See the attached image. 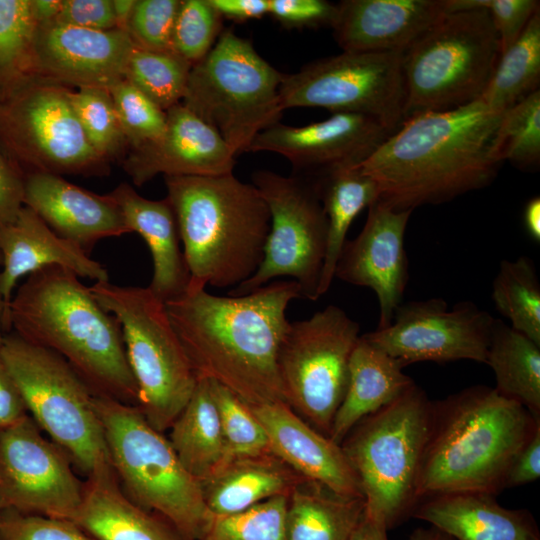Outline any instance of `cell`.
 Segmentation results:
<instances>
[{"label": "cell", "instance_id": "5", "mask_svg": "<svg viewBox=\"0 0 540 540\" xmlns=\"http://www.w3.org/2000/svg\"><path fill=\"white\" fill-rule=\"evenodd\" d=\"M189 273L187 289L237 287L260 266L270 230L268 206L233 173L164 176Z\"/></svg>", "mask_w": 540, "mask_h": 540}, {"label": "cell", "instance_id": "46", "mask_svg": "<svg viewBox=\"0 0 540 540\" xmlns=\"http://www.w3.org/2000/svg\"><path fill=\"white\" fill-rule=\"evenodd\" d=\"M0 540H95L73 521L0 510Z\"/></svg>", "mask_w": 540, "mask_h": 540}, {"label": "cell", "instance_id": "17", "mask_svg": "<svg viewBox=\"0 0 540 540\" xmlns=\"http://www.w3.org/2000/svg\"><path fill=\"white\" fill-rule=\"evenodd\" d=\"M495 319L471 301L452 308L442 298L400 304L391 323L363 336L403 368L415 362L486 364Z\"/></svg>", "mask_w": 540, "mask_h": 540}, {"label": "cell", "instance_id": "1", "mask_svg": "<svg viewBox=\"0 0 540 540\" xmlns=\"http://www.w3.org/2000/svg\"><path fill=\"white\" fill-rule=\"evenodd\" d=\"M300 297L296 281L280 280L240 296L187 289L165 305L197 378L256 406L286 403L277 359L290 324L287 307Z\"/></svg>", "mask_w": 540, "mask_h": 540}, {"label": "cell", "instance_id": "31", "mask_svg": "<svg viewBox=\"0 0 540 540\" xmlns=\"http://www.w3.org/2000/svg\"><path fill=\"white\" fill-rule=\"evenodd\" d=\"M364 509L363 498L340 495L304 478L287 498L285 540H350Z\"/></svg>", "mask_w": 540, "mask_h": 540}, {"label": "cell", "instance_id": "37", "mask_svg": "<svg viewBox=\"0 0 540 540\" xmlns=\"http://www.w3.org/2000/svg\"><path fill=\"white\" fill-rule=\"evenodd\" d=\"M37 30L31 0H0V100L36 77Z\"/></svg>", "mask_w": 540, "mask_h": 540}, {"label": "cell", "instance_id": "33", "mask_svg": "<svg viewBox=\"0 0 540 540\" xmlns=\"http://www.w3.org/2000/svg\"><path fill=\"white\" fill-rule=\"evenodd\" d=\"M312 181L327 218V245L318 297L326 294L347 232L355 217L379 198L376 183L357 166L332 170Z\"/></svg>", "mask_w": 540, "mask_h": 540}, {"label": "cell", "instance_id": "39", "mask_svg": "<svg viewBox=\"0 0 540 540\" xmlns=\"http://www.w3.org/2000/svg\"><path fill=\"white\" fill-rule=\"evenodd\" d=\"M492 156L509 161L523 171H534L540 162V91L504 111L495 131Z\"/></svg>", "mask_w": 540, "mask_h": 540}, {"label": "cell", "instance_id": "52", "mask_svg": "<svg viewBox=\"0 0 540 540\" xmlns=\"http://www.w3.org/2000/svg\"><path fill=\"white\" fill-rule=\"evenodd\" d=\"M540 476V426L515 457L505 479V488L522 486Z\"/></svg>", "mask_w": 540, "mask_h": 540}, {"label": "cell", "instance_id": "34", "mask_svg": "<svg viewBox=\"0 0 540 540\" xmlns=\"http://www.w3.org/2000/svg\"><path fill=\"white\" fill-rule=\"evenodd\" d=\"M486 364L494 372L495 390L540 417V345L495 319Z\"/></svg>", "mask_w": 540, "mask_h": 540}, {"label": "cell", "instance_id": "29", "mask_svg": "<svg viewBox=\"0 0 540 540\" xmlns=\"http://www.w3.org/2000/svg\"><path fill=\"white\" fill-rule=\"evenodd\" d=\"M73 522L95 540H185L163 519L135 504L116 475L86 480Z\"/></svg>", "mask_w": 540, "mask_h": 540}, {"label": "cell", "instance_id": "2", "mask_svg": "<svg viewBox=\"0 0 540 540\" xmlns=\"http://www.w3.org/2000/svg\"><path fill=\"white\" fill-rule=\"evenodd\" d=\"M502 113L481 98L404 118L358 168L395 210L442 204L490 185L500 163L492 143Z\"/></svg>", "mask_w": 540, "mask_h": 540}, {"label": "cell", "instance_id": "50", "mask_svg": "<svg viewBox=\"0 0 540 540\" xmlns=\"http://www.w3.org/2000/svg\"><path fill=\"white\" fill-rule=\"evenodd\" d=\"M24 173L0 146V223L13 220L23 205Z\"/></svg>", "mask_w": 540, "mask_h": 540}, {"label": "cell", "instance_id": "3", "mask_svg": "<svg viewBox=\"0 0 540 540\" xmlns=\"http://www.w3.org/2000/svg\"><path fill=\"white\" fill-rule=\"evenodd\" d=\"M7 328L62 357L95 395L137 405L119 322L71 270L28 275L10 301Z\"/></svg>", "mask_w": 540, "mask_h": 540}, {"label": "cell", "instance_id": "47", "mask_svg": "<svg viewBox=\"0 0 540 540\" xmlns=\"http://www.w3.org/2000/svg\"><path fill=\"white\" fill-rule=\"evenodd\" d=\"M473 7L486 9L500 41L501 54L522 34L540 8L535 0H466Z\"/></svg>", "mask_w": 540, "mask_h": 540}, {"label": "cell", "instance_id": "28", "mask_svg": "<svg viewBox=\"0 0 540 540\" xmlns=\"http://www.w3.org/2000/svg\"><path fill=\"white\" fill-rule=\"evenodd\" d=\"M414 383L396 359L360 335L350 357L347 389L328 437L340 445L360 420L395 400Z\"/></svg>", "mask_w": 540, "mask_h": 540}, {"label": "cell", "instance_id": "21", "mask_svg": "<svg viewBox=\"0 0 540 540\" xmlns=\"http://www.w3.org/2000/svg\"><path fill=\"white\" fill-rule=\"evenodd\" d=\"M166 129L154 144L130 150L123 169L136 186L155 176H221L236 160L229 146L209 125L181 103L166 111Z\"/></svg>", "mask_w": 540, "mask_h": 540}, {"label": "cell", "instance_id": "15", "mask_svg": "<svg viewBox=\"0 0 540 540\" xmlns=\"http://www.w3.org/2000/svg\"><path fill=\"white\" fill-rule=\"evenodd\" d=\"M279 94L283 110L362 114L394 132L405 118L401 53L343 51L309 62L283 75Z\"/></svg>", "mask_w": 540, "mask_h": 540}, {"label": "cell", "instance_id": "36", "mask_svg": "<svg viewBox=\"0 0 540 540\" xmlns=\"http://www.w3.org/2000/svg\"><path fill=\"white\" fill-rule=\"evenodd\" d=\"M497 311L511 328L540 345V282L532 260H502L492 286Z\"/></svg>", "mask_w": 540, "mask_h": 540}, {"label": "cell", "instance_id": "58", "mask_svg": "<svg viewBox=\"0 0 540 540\" xmlns=\"http://www.w3.org/2000/svg\"><path fill=\"white\" fill-rule=\"evenodd\" d=\"M407 540H455L435 527L415 529Z\"/></svg>", "mask_w": 540, "mask_h": 540}, {"label": "cell", "instance_id": "14", "mask_svg": "<svg viewBox=\"0 0 540 540\" xmlns=\"http://www.w3.org/2000/svg\"><path fill=\"white\" fill-rule=\"evenodd\" d=\"M252 184L270 212V230L257 271L233 288L232 296L248 294L277 277H291L302 297L319 299L318 287L327 245V218L314 184L295 175L268 170L252 173Z\"/></svg>", "mask_w": 540, "mask_h": 540}, {"label": "cell", "instance_id": "7", "mask_svg": "<svg viewBox=\"0 0 540 540\" xmlns=\"http://www.w3.org/2000/svg\"><path fill=\"white\" fill-rule=\"evenodd\" d=\"M94 402L124 493L185 540H199L214 516L205 503L201 483L184 468L169 440L136 406L98 395Z\"/></svg>", "mask_w": 540, "mask_h": 540}, {"label": "cell", "instance_id": "38", "mask_svg": "<svg viewBox=\"0 0 540 540\" xmlns=\"http://www.w3.org/2000/svg\"><path fill=\"white\" fill-rule=\"evenodd\" d=\"M191 67L175 52L135 46L127 61L124 79L166 112L182 102Z\"/></svg>", "mask_w": 540, "mask_h": 540}, {"label": "cell", "instance_id": "44", "mask_svg": "<svg viewBox=\"0 0 540 540\" xmlns=\"http://www.w3.org/2000/svg\"><path fill=\"white\" fill-rule=\"evenodd\" d=\"M223 18L208 0H181L175 19L173 51L192 66L213 48Z\"/></svg>", "mask_w": 540, "mask_h": 540}, {"label": "cell", "instance_id": "11", "mask_svg": "<svg viewBox=\"0 0 540 540\" xmlns=\"http://www.w3.org/2000/svg\"><path fill=\"white\" fill-rule=\"evenodd\" d=\"M2 353L28 415L87 479L116 475L90 387L56 353L5 333Z\"/></svg>", "mask_w": 540, "mask_h": 540}, {"label": "cell", "instance_id": "27", "mask_svg": "<svg viewBox=\"0 0 540 540\" xmlns=\"http://www.w3.org/2000/svg\"><path fill=\"white\" fill-rule=\"evenodd\" d=\"M109 194L121 209L129 231L138 233L149 248L153 276L148 287L164 302L182 295L189 284V273L168 199H146L128 183L119 184Z\"/></svg>", "mask_w": 540, "mask_h": 540}, {"label": "cell", "instance_id": "41", "mask_svg": "<svg viewBox=\"0 0 540 540\" xmlns=\"http://www.w3.org/2000/svg\"><path fill=\"white\" fill-rule=\"evenodd\" d=\"M209 381L228 461L271 453L266 432L251 408L220 383Z\"/></svg>", "mask_w": 540, "mask_h": 540}, {"label": "cell", "instance_id": "12", "mask_svg": "<svg viewBox=\"0 0 540 540\" xmlns=\"http://www.w3.org/2000/svg\"><path fill=\"white\" fill-rule=\"evenodd\" d=\"M70 87L34 77L0 100V146L25 174L104 176L109 162L88 141Z\"/></svg>", "mask_w": 540, "mask_h": 540}, {"label": "cell", "instance_id": "30", "mask_svg": "<svg viewBox=\"0 0 540 540\" xmlns=\"http://www.w3.org/2000/svg\"><path fill=\"white\" fill-rule=\"evenodd\" d=\"M304 479L272 453L235 458L201 483L214 517L241 513L268 499L288 496Z\"/></svg>", "mask_w": 540, "mask_h": 540}, {"label": "cell", "instance_id": "18", "mask_svg": "<svg viewBox=\"0 0 540 540\" xmlns=\"http://www.w3.org/2000/svg\"><path fill=\"white\" fill-rule=\"evenodd\" d=\"M392 133L376 119L333 113L305 126L277 123L258 134L249 152H273L286 158L292 175L315 178L366 160Z\"/></svg>", "mask_w": 540, "mask_h": 540}, {"label": "cell", "instance_id": "49", "mask_svg": "<svg viewBox=\"0 0 540 540\" xmlns=\"http://www.w3.org/2000/svg\"><path fill=\"white\" fill-rule=\"evenodd\" d=\"M54 23L91 30L116 29L112 0H62Z\"/></svg>", "mask_w": 540, "mask_h": 540}, {"label": "cell", "instance_id": "26", "mask_svg": "<svg viewBox=\"0 0 540 540\" xmlns=\"http://www.w3.org/2000/svg\"><path fill=\"white\" fill-rule=\"evenodd\" d=\"M412 517L455 540H540L533 515L526 509L501 506L495 495L450 492L422 499Z\"/></svg>", "mask_w": 540, "mask_h": 540}, {"label": "cell", "instance_id": "24", "mask_svg": "<svg viewBox=\"0 0 540 540\" xmlns=\"http://www.w3.org/2000/svg\"><path fill=\"white\" fill-rule=\"evenodd\" d=\"M448 0H343L331 25L348 52H403L445 13Z\"/></svg>", "mask_w": 540, "mask_h": 540}, {"label": "cell", "instance_id": "19", "mask_svg": "<svg viewBox=\"0 0 540 540\" xmlns=\"http://www.w3.org/2000/svg\"><path fill=\"white\" fill-rule=\"evenodd\" d=\"M411 213L375 201L361 232L345 241L336 264L334 278L375 292L380 308L377 329L391 323L407 287L404 236Z\"/></svg>", "mask_w": 540, "mask_h": 540}, {"label": "cell", "instance_id": "32", "mask_svg": "<svg viewBox=\"0 0 540 540\" xmlns=\"http://www.w3.org/2000/svg\"><path fill=\"white\" fill-rule=\"evenodd\" d=\"M169 442L184 468L200 483L227 462L218 410L210 381L198 378L194 392L169 428Z\"/></svg>", "mask_w": 540, "mask_h": 540}, {"label": "cell", "instance_id": "4", "mask_svg": "<svg viewBox=\"0 0 540 540\" xmlns=\"http://www.w3.org/2000/svg\"><path fill=\"white\" fill-rule=\"evenodd\" d=\"M539 426V416L487 386L433 401L417 478L418 502L450 492L497 495L505 489L515 457Z\"/></svg>", "mask_w": 540, "mask_h": 540}, {"label": "cell", "instance_id": "45", "mask_svg": "<svg viewBox=\"0 0 540 540\" xmlns=\"http://www.w3.org/2000/svg\"><path fill=\"white\" fill-rule=\"evenodd\" d=\"M181 0H136L127 33L135 46L174 52L172 36Z\"/></svg>", "mask_w": 540, "mask_h": 540}, {"label": "cell", "instance_id": "35", "mask_svg": "<svg viewBox=\"0 0 540 540\" xmlns=\"http://www.w3.org/2000/svg\"><path fill=\"white\" fill-rule=\"evenodd\" d=\"M540 84V8L519 38L500 56L493 76L480 97L491 109L503 113Z\"/></svg>", "mask_w": 540, "mask_h": 540}, {"label": "cell", "instance_id": "43", "mask_svg": "<svg viewBox=\"0 0 540 540\" xmlns=\"http://www.w3.org/2000/svg\"><path fill=\"white\" fill-rule=\"evenodd\" d=\"M130 150L156 143L166 129V112L144 93L123 79L110 87Z\"/></svg>", "mask_w": 540, "mask_h": 540}, {"label": "cell", "instance_id": "56", "mask_svg": "<svg viewBox=\"0 0 540 540\" xmlns=\"http://www.w3.org/2000/svg\"><path fill=\"white\" fill-rule=\"evenodd\" d=\"M524 226L529 236L534 240L540 241V198L535 196L531 198L525 208L523 215Z\"/></svg>", "mask_w": 540, "mask_h": 540}, {"label": "cell", "instance_id": "51", "mask_svg": "<svg viewBox=\"0 0 540 540\" xmlns=\"http://www.w3.org/2000/svg\"><path fill=\"white\" fill-rule=\"evenodd\" d=\"M4 332L0 330V430L28 415L2 353Z\"/></svg>", "mask_w": 540, "mask_h": 540}, {"label": "cell", "instance_id": "25", "mask_svg": "<svg viewBox=\"0 0 540 540\" xmlns=\"http://www.w3.org/2000/svg\"><path fill=\"white\" fill-rule=\"evenodd\" d=\"M0 264V293L7 307V316L19 279L43 268H66L80 278L95 282L109 280L102 264L57 235L26 206L13 220L0 223Z\"/></svg>", "mask_w": 540, "mask_h": 540}, {"label": "cell", "instance_id": "48", "mask_svg": "<svg viewBox=\"0 0 540 540\" xmlns=\"http://www.w3.org/2000/svg\"><path fill=\"white\" fill-rule=\"evenodd\" d=\"M337 4L325 0H269V15L287 28L332 25Z\"/></svg>", "mask_w": 540, "mask_h": 540}, {"label": "cell", "instance_id": "23", "mask_svg": "<svg viewBox=\"0 0 540 540\" xmlns=\"http://www.w3.org/2000/svg\"><path fill=\"white\" fill-rule=\"evenodd\" d=\"M249 407L266 432L271 453L298 475L340 495L363 498L340 445L317 431L285 402Z\"/></svg>", "mask_w": 540, "mask_h": 540}, {"label": "cell", "instance_id": "42", "mask_svg": "<svg viewBox=\"0 0 540 540\" xmlns=\"http://www.w3.org/2000/svg\"><path fill=\"white\" fill-rule=\"evenodd\" d=\"M288 496H277L241 513L214 517L199 540H285Z\"/></svg>", "mask_w": 540, "mask_h": 540}, {"label": "cell", "instance_id": "13", "mask_svg": "<svg viewBox=\"0 0 540 540\" xmlns=\"http://www.w3.org/2000/svg\"><path fill=\"white\" fill-rule=\"evenodd\" d=\"M360 335L356 321L329 305L309 319L290 322L281 342L277 363L286 404L326 436L345 395Z\"/></svg>", "mask_w": 540, "mask_h": 540}, {"label": "cell", "instance_id": "10", "mask_svg": "<svg viewBox=\"0 0 540 540\" xmlns=\"http://www.w3.org/2000/svg\"><path fill=\"white\" fill-rule=\"evenodd\" d=\"M92 294L119 322L134 376L136 407L157 431L169 430L190 400L197 375L171 324L165 302L149 287L94 282Z\"/></svg>", "mask_w": 540, "mask_h": 540}, {"label": "cell", "instance_id": "59", "mask_svg": "<svg viewBox=\"0 0 540 540\" xmlns=\"http://www.w3.org/2000/svg\"><path fill=\"white\" fill-rule=\"evenodd\" d=\"M0 330H7V307L0 293ZM5 333V332H4Z\"/></svg>", "mask_w": 540, "mask_h": 540}, {"label": "cell", "instance_id": "20", "mask_svg": "<svg viewBox=\"0 0 540 540\" xmlns=\"http://www.w3.org/2000/svg\"><path fill=\"white\" fill-rule=\"evenodd\" d=\"M135 47L126 32L91 30L59 23L38 27L34 45V72L75 88L109 89L124 79Z\"/></svg>", "mask_w": 540, "mask_h": 540}, {"label": "cell", "instance_id": "16", "mask_svg": "<svg viewBox=\"0 0 540 540\" xmlns=\"http://www.w3.org/2000/svg\"><path fill=\"white\" fill-rule=\"evenodd\" d=\"M83 489L68 455L29 415L0 430V510L73 521Z\"/></svg>", "mask_w": 540, "mask_h": 540}, {"label": "cell", "instance_id": "57", "mask_svg": "<svg viewBox=\"0 0 540 540\" xmlns=\"http://www.w3.org/2000/svg\"><path fill=\"white\" fill-rule=\"evenodd\" d=\"M135 3L136 0H112L116 29L127 33Z\"/></svg>", "mask_w": 540, "mask_h": 540}, {"label": "cell", "instance_id": "9", "mask_svg": "<svg viewBox=\"0 0 540 540\" xmlns=\"http://www.w3.org/2000/svg\"><path fill=\"white\" fill-rule=\"evenodd\" d=\"M283 73L232 29L191 67L181 104L214 129L235 157L255 137L280 122Z\"/></svg>", "mask_w": 540, "mask_h": 540}, {"label": "cell", "instance_id": "8", "mask_svg": "<svg viewBox=\"0 0 540 540\" xmlns=\"http://www.w3.org/2000/svg\"><path fill=\"white\" fill-rule=\"evenodd\" d=\"M445 13L403 52L405 118L444 111L479 99L499 58L500 41L489 12L451 0Z\"/></svg>", "mask_w": 540, "mask_h": 540}, {"label": "cell", "instance_id": "55", "mask_svg": "<svg viewBox=\"0 0 540 540\" xmlns=\"http://www.w3.org/2000/svg\"><path fill=\"white\" fill-rule=\"evenodd\" d=\"M31 7L34 19L40 27L56 21L62 0H31Z\"/></svg>", "mask_w": 540, "mask_h": 540}, {"label": "cell", "instance_id": "6", "mask_svg": "<svg viewBox=\"0 0 540 540\" xmlns=\"http://www.w3.org/2000/svg\"><path fill=\"white\" fill-rule=\"evenodd\" d=\"M433 401L414 383L360 420L340 446L364 498V513L392 529L418 505L417 478L428 439Z\"/></svg>", "mask_w": 540, "mask_h": 540}, {"label": "cell", "instance_id": "54", "mask_svg": "<svg viewBox=\"0 0 540 540\" xmlns=\"http://www.w3.org/2000/svg\"><path fill=\"white\" fill-rule=\"evenodd\" d=\"M386 527L367 516H362L350 540H388Z\"/></svg>", "mask_w": 540, "mask_h": 540}, {"label": "cell", "instance_id": "40", "mask_svg": "<svg viewBox=\"0 0 540 540\" xmlns=\"http://www.w3.org/2000/svg\"><path fill=\"white\" fill-rule=\"evenodd\" d=\"M72 109L88 141L108 162L124 158L130 148L110 92L104 88L80 87L69 90Z\"/></svg>", "mask_w": 540, "mask_h": 540}, {"label": "cell", "instance_id": "53", "mask_svg": "<svg viewBox=\"0 0 540 540\" xmlns=\"http://www.w3.org/2000/svg\"><path fill=\"white\" fill-rule=\"evenodd\" d=\"M222 18L235 22L260 19L269 13V0H208Z\"/></svg>", "mask_w": 540, "mask_h": 540}, {"label": "cell", "instance_id": "22", "mask_svg": "<svg viewBox=\"0 0 540 540\" xmlns=\"http://www.w3.org/2000/svg\"><path fill=\"white\" fill-rule=\"evenodd\" d=\"M23 205L57 235L87 254L102 239L130 233L121 209L110 194H96L59 175L25 174Z\"/></svg>", "mask_w": 540, "mask_h": 540}]
</instances>
